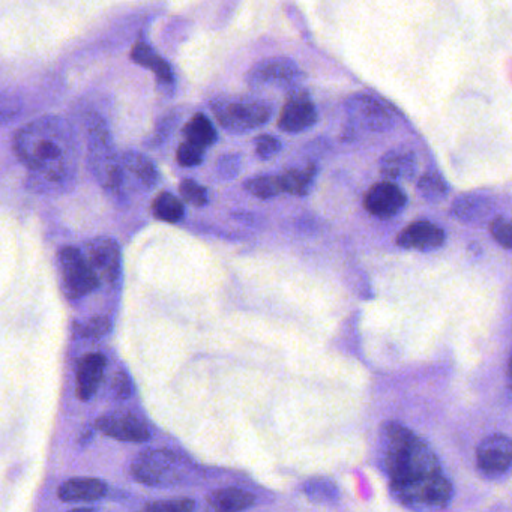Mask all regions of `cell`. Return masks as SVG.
<instances>
[{"mask_svg":"<svg viewBox=\"0 0 512 512\" xmlns=\"http://www.w3.org/2000/svg\"><path fill=\"white\" fill-rule=\"evenodd\" d=\"M179 193L185 202L190 203L194 208H203L209 203V194L203 185L197 184L193 179H185L179 185Z\"/></svg>","mask_w":512,"mask_h":512,"instance_id":"cell-29","label":"cell"},{"mask_svg":"<svg viewBox=\"0 0 512 512\" xmlns=\"http://www.w3.org/2000/svg\"><path fill=\"white\" fill-rule=\"evenodd\" d=\"M244 190L260 200H269L283 193L278 176L272 175L253 176L247 179L244 182Z\"/></svg>","mask_w":512,"mask_h":512,"instance_id":"cell-26","label":"cell"},{"mask_svg":"<svg viewBox=\"0 0 512 512\" xmlns=\"http://www.w3.org/2000/svg\"><path fill=\"white\" fill-rule=\"evenodd\" d=\"M88 154L92 173L106 190L119 191L122 185L121 158L116 154L106 122L92 115L88 122Z\"/></svg>","mask_w":512,"mask_h":512,"instance_id":"cell-3","label":"cell"},{"mask_svg":"<svg viewBox=\"0 0 512 512\" xmlns=\"http://www.w3.org/2000/svg\"><path fill=\"white\" fill-rule=\"evenodd\" d=\"M131 59L134 64L151 70L161 85L167 86V88L175 86V74H173L172 67L145 41H139L133 47Z\"/></svg>","mask_w":512,"mask_h":512,"instance_id":"cell-20","label":"cell"},{"mask_svg":"<svg viewBox=\"0 0 512 512\" xmlns=\"http://www.w3.org/2000/svg\"><path fill=\"white\" fill-rule=\"evenodd\" d=\"M59 499L64 502H95L107 494V484L97 478H73L59 487Z\"/></svg>","mask_w":512,"mask_h":512,"instance_id":"cell-19","label":"cell"},{"mask_svg":"<svg viewBox=\"0 0 512 512\" xmlns=\"http://www.w3.org/2000/svg\"><path fill=\"white\" fill-rule=\"evenodd\" d=\"M493 209L494 203L490 197L482 194H463L452 203L451 215L458 223L478 226L490 217Z\"/></svg>","mask_w":512,"mask_h":512,"instance_id":"cell-17","label":"cell"},{"mask_svg":"<svg viewBox=\"0 0 512 512\" xmlns=\"http://www.w3.org/2000/svg\"><path fill=\"white\" fill-rule=\"evenodd\" d=\"M196 502L188 497L181 499L158 500L148 503L139 512H194Z\"/></svg>","mask_w":512,"mask_h":512,"instance_id":"cell-28","label":"cell"},{"mask_svg":"<svg viewBox=\"0 0 512 512\" xmlns=\"http://www.w3.org/2000/svg\"><path fill=\"white\" fill-rule=\"evenodd\" d=\"M242 167V158L241 155L238 154H226L221 155L218 158L217 169L218 176L224 181H230V179L236 178L241 172Z\"/></svg>","mask_w":512,"mask_h":512,"instance_id":"cell-32","label":"cell"},{"mask_svg":"<svg viewBox=\"0 0 512 512\" xmlns=\"http://www.w3.org/2000/svg\"><path fill=\"white\" fill-rule=\"evenodd\" d=\"M188 463L170 449H149L137 455L131 464V475L148 487H170L184 481Z\"/></svg>","mask_w":512,"mask_h":512,"instance_id":"cell-5","label":"cell"},{"mask_svg":"<svg viewBox=\"0 0 512 512\" xmlns=\"http://www.w3.org/2000/svg\"><path fill=\"white\" fill-rule=\"evenodd\" d=\"M302 493L314 503L320 505H335L340 500V490L332 479L311 478L302 485Z\"/></svg>","mask_w":512,"mask_h":512,"instance_id":"cell-24","label":"cell"},{"mask_svg":"<svg viewBox=\"0 0 512 512\" xmlns=\"http://www.w3.org/2000/svg\"><path fill=\"white\" fill-rule=\"evenodd\" d=\"M14 151L44 187H62L76 176V139L64 119L44 116L20 128Z\"/></svg>","mask_w":512,"mask_h":512,"instance_id":"cell-2","label":"cell"},{"mask_svg":"<svg viewBox=\"0 0 512 512\" xmlns=\"http://www.w3.org/2000/svg\"><path fill=\"white\" fill-rule=\"evenodd\" d=\"M380 173L388 182L410 181L418 172V158L406 146L389 149L380 158Z\"/></svg>","mask_w":512,"mask_h":512,"instance_id":"cell-15","label":"cell"},{"mask_svg":"<svg viewBox=\"0 0 512 512\" xmlns=\"http://www.w3.org/2000/svg\"><path fill=\"white\" fill-rule=\"evenodd\" d=\"M107 359L103 353H89L83 356L77 367L76 394L79 400L89 401L103 382Z\"/></svg>","mask_w":512,"mask_h":512,"instance_id":"cell-16","label":"cell"},{"mask_svg":"<svg viewBox=\"0 0 512 512\" xmlns=\"http://www.w3.org/2000/svg\"><path fill=\"white\" fill-rule=\"evenodd\" d=\"M68 512H94V509H91V508H76V509H71V511H68Z\"/></svg>","mask_w":512,"mask_h":512,"instance_id":"cell-36","label":"cell"},{"mask_svg":"<svg viewBox=\"0 0 512 512\" xmlns=\"http://www.w3.org/2000/svg\"><path fill=\"white\" fill-rule=\"evenodd\" d=\"M418 191L425 200L440 202L448 196V185L439 173L428 172L418 179Z\"/></svg>","mask_w":512,"mask_h":512,"instance_id":"cell-27","label":"cell"},{"mask_svg":"<svg viewBox=\"0 0 512 512\" xmlns=\"http://www.w3.org/2000/svg\"><path fill=\"white\" fill-rule=\"evenodd\" d=\"M281 142L277 137L269 136V134H262L254 139V149H256V155L260 160L268 161L272 160L275 155L280 154Z\"/></svg>","mask_w":512,"mask_h":512,"instance_id":"cell-31","label":"cell"},{"mask_svg":"<svg viewBox=\"0 0 512 512\" xmlns=\"http://www.w3.org/2000/svg\"><path fill=\"white\" fill-rule=\"evenodd\" d=\"M406 205V193L395 182H377L364 196V208L380 220L397 217Z\"/></svg>","mask_w":512,"mask_h":512,"instance_id":"cell-12","label":"cell"},{"mask_svg":"<svg viewBox=\"0 0 512 512\" xmlns=\"http://www.w3.org/2000/svg\"><path fill=\"white\" fill-rule=\"evenodd\" d=\"M490 232L493 238L496 239L497 244L505 250H511V224L505 217H496L490 224Z\"/></svg>","mask_w":512,"mask_h":512,"instance_id":"cell-34","label":"cell"},{"mask_svg":"<svg viewBox=\"0 0 512 512\" xmlns=\"http://www.w3.org/2000/svg\"><path fill=\"white\" fill-rule=\"evenodd\" d=\"M176 160L184 167L200 166L203 160H205V151L184 142L182 145H179L178 151H176Z\"/></svg>","mask_w":512,"mask_h":512,"instance_id":"cell-33","label":"cell"},{"mask_svg":"<svg viewBox=\"0 0 512 512\" xmlns=\"http://www.w3.org/2000/svg\"><path fill=\"white\" fill-rule=\"evenodd\" d=\"M62 292L71 301L85 298L100 287V281L86 263L82 250L64 247L58 253Z\"/></svg>","mask_w":512,"mask_h":512,"instance_id":"cell-6","label":"cell"},{"mask_svg":"<svg viewBox=\"0 0 512 512\" xmlns=\"http://www.w3.org/2000/svg\"><path fill=\"white\" fill-rule=\"evenodd\" d=\"M442 227L431 221L421 220L409 224L397 236V245L406 250L433 251L445 244Z\"/></svg>","mask_w":512,"mask_h":512,"instance_id":"cell-14","label":"cell"},{"mask_svg":"<svg viewBox=\"0 0 512 512\" xmlns=\"http://www.w3.org/2000/svg\"><path fill=\"white\" fill-rule=\"evenodd\" d=\"M317 176L316 164H307L298 169H289L278 176L281 191L290 194V196L304 197L310 193L314 185V179Z\"/></svg>","mask_w":512,"mask_h":512,"instance_id":"cell-21","label":"cell"},{"mask_svg":"<svg viewBox=\"0 0 512 512\" xmlns=\"http://www.w3.org/2000/svg\"><path fill=\"white\" fill-rule=\"evenodd\" d=\"M82 253L100 284L118 281L121 275V248L115 239L109 236L94 238L85 245Z\"/></svg>","mask_w":512,"mask_h":512,"instance_id":"cell-9","label":"cell"},{"mask_svg":"<svg viewBox=\"0 0 512 512\" xmlns=\"http://www.w3.org/2000/svg\"><path fill=\"white\" fill-rule=\"evenodd\" d=\"M380 458L391 494L413 512H436L454 496L439 457L430 445L400 422L389 421L380 434Z\"/></svg>","mask_w":512,"mask_h":512,"instance_id":"cell-1","label":"cell"},{"mask_svg":"<svg viewBox=\"0 0 512 512\" xmlns=\"http://www.w3.org/2000/svg\"><path fill=\"white\" fill-rule=\"evenodd\" d=\"M121 167L122 170H127L128 173L136 176L137 181L146 188L154 187L160 178L155 164L139 152H125L121 157Z\"/></svg>","mask_w":512,"mask_h":512,"instance_id":"cell-23","label":"cell"},{"mask_svg":"<svg viewBox=\"0 0 512 512\" xmlns=\"http://www.w3.org/2000/svg\"><path fill=\"white\" fill-rule=\"evenodd\" d=\"M95 425L101 433L121 442L142 443L151 437L148 425L131 413H109L97 419Z\"/></svg>","mask_w":512,"mask_h":512,"instance_id":"cell-13","label":"cell"},{"mask_svg":"<svg viewBox=\"0 0 512 512\" xmlns=\"http://www.w3.org/2000/svg\"><path fill=\"white\" fill-rule=\"evenodd\" d=\"M349 125L356 130V127L373 133H385L392 130L395 125L394 115L383 101L373 95L356 94L346 101Z\"/></svg>","mask_w":512,"mask_h":512,"instance_id":"cell-7","label":"cell"},{"mask_svg":"<svg viewBox=\"0 0 512 512\" xmlns=\"http://www.w3.org/2000/svg\"><path fill=\"white\" fill-rule=\"evenodd\" d=\"M185 142L206 151L217 142V131L205 113H196L182 130Z\"/></svg>","mask_w":512,"mask_h":512,"instance_id":"cell-22","label":"cell"},{"mask_svg":"<svg viewBox=\"0 0 512 512\" xmlns=\"http://www.w3.org/2000/svg\"><path fill=\"white\" fill-rule=\"evenodd\" d=\"M302 71L289 58H268L257 62L248 71L245 80L251 88H295Z\"/></svg>","mask_w":512,"mask_h":512,"instance_id":"cell-8","label":"cell"},{"mask_svg":"<svg viewBox=\"0 0 512 512\" xmlns=\"http://www.w3.org/2000/svg\"><path fill=\"white\" fill-rule=\"evenodd\" d=\"M512 443L505 434H491L476 448L479 472L488 478H499L511 469Z\"/></svg>","mask_w":512,"mask_h":512,"instance_id":"cell-10","label":"cell"},{"mask_svg":"<svg viewBox=\"0 0 512 512\" xmlns=\"http://www.w3.org/2000/svg\"><path fill=\"white\" fill-rule=\"evenodd\" d=\"M317 119H319V115H317L316 106L308 92L295 88L290 92L286 104L281 110L278 128L284 133L298 134L314 127L317 124Z\"/></svg>","mask_w":512,"mask_h":512,"instance_id":"cell-11","label":"cell"},{"mask_svg":"<svg viewBox=\"0 0 512 512\" xmlns=\"http://www.w3.org/2000/svg\"><path fill=\"white\" fill-rule=\"evenodd\" d=\"M152 214L157 220L175 224L184 218L185 206L175 194L164 191V193L158 194L152 202Z\"/></svg>","mask_w":512,"mask_h":512,"instance_id":"cell-25","label":"cell"},{"mask_svg":"<svg viewBox=\"0 0 512 512\" xmlns=\"http://www.w3.org/2000/svg\"><path fill=\"white\" fill-rule=\"evenodd\" d=\"M113 391L118 400H127L133 394V382L124 371L116 373L115 380H113Z\"/></svg>","mask_w":512,"mask_h":512,"instance_id":"cell-35","label":"cell"},{"mask_svg":"<svg viewBox=\"0 0 512 512\" xmlns=\"http://www.w3.org/2000/svg\"><path fill=\"white\" fill-rule=\"evenodd\" d=\"M110 319L106 316H95L83 323H77V335L83 338H101L109 334Z\"/></svg>","mask_w":512,"mask_h":512,"instance_id":"cell-30","label":"cell"},{"mask_svg":"<svg viewBox=\"0 0 512 512\" xmlns=\"http://www.w3.org/2000/svg\"><path fill=\"white\" fill-rule=\"evenodd\" d=\"M256 503V496L244 488L227 487L212 491L206 497L209 512H242Z\"/></svg>","mask_w":512,"mask_h":512,"instance_id":"cell-18","label":"cell"},{"mask_svg":"<svg viewBox=\"0 0 512 512\" xmlns=\"http://www.w3.org/2000/svg\"><path fill=\"white\" fill-rule=\"evenodd\" d=\"M211 110L224 130L236 134L263 127L274 112L268 101L250 97L215 98L211 101Z\"/></svg>","mask_w":512,"mask_h":512,"instance_id":"cell-4","label":"cell"}]
</instances>
